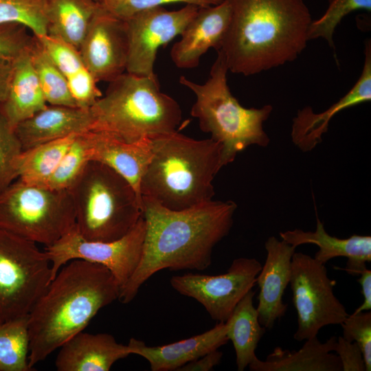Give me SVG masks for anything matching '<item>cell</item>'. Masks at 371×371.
Segmentation results:
<instances>
[{"instance_id": "1", "label": "cell", "mask_w": 371, "mask_h": 371, "mask_svg": "<svg viewBox=\"0 0 371 371\" xmlns=\"http://www.w3.org/2000/svg\"><path fill=\"white\" fill-rule=\"evenodd\" d=\"M236 208L232 201L211 200L189 209L172 210L142 196L146 223L142 255L118 300L131 302L142 284L161 270L207 268L214 247L230 232Z\"/></svg>"}, {"instance_id": "2", "label": "cell", "mask_w": 371, "mask_h": 371, "mask_svg": "<svg viewBox=\"0 0 371 371\" xmlns=\"http://www.w3.org/2000/svg\"><path fill=\"white\" fill-rule=\"evenodd\" d=\"M229 24L221 48L228 71L249 76L292 62L308 41L303 0H227Z\"/></svg>"}, {"instance_id": "3", "label": "cell", "mask_w": 371, "mask_h": 371, "mask_svg": "<svg viewBox=\"0 0 371 371\" xmlns=\"http://www.w3.org/2000/svg\"><path fill=\"white\" fill-rule=\"evenodd\" d=\"M120 291L114 276L102 265L80 259L64 265L28 315L30 366L83 331Z\"/></svg>"}, {"instance_id": "4", "label": "cell", "mask_w": 371, "mask_h": 371, "mask_svg": "<svg viewBox=\"0 0 371 371\" xmlns=\"http://www.w3.org/2000/svg\"><path fill=\"white\" fill-rule=\"evenodd\" d=\"M150 140L152 155L141 179V196L172 210L212 200V182L223 167L219 142L194 139L177 131Z\"/></svg>"}, {"instance_id": "5", "label": "cell", "mask_w": 371, "mask_h": 371, "mask_svg": "<svg viewBox=\"0 0 371 371\" xmlns=\"http://www.w3.org/2000/svg\"><path fill=\"white\" fill-rule=\"evenodd\" d=\"M91 130L128 143L175 132L182 115L178 103L161 91L156 74L124 72L109 82L90 108Z\"/></svg>"}, {"instance_id": "6", "label": "cell", "mask_w": 371, "mask_h": 371, "mask_svg": "<svg viewBox=\"0 0 371 371\" xmlns=\"http://www.w3.org/2000/svg\"><path fill=\"white\" fill-rule=\"evenodd\" d=\"M210 77L203 84L179 78V83L195 95L190 114L199 120L201 130L222 145L223 166L232 163L238 153L252 145L268 146L270 139L263 124L270 116L273 107L243 106L232 94L227 85L229 71L224 55L217 50Z\"/></svg>"}, {"instance_id": "7", "label": "cell", "mask_w": 371, "mask_h": 371, "mask_svg": "<svg viewBox=\"0 0 371 371\" xmlns=\"http://www.w3.org/2000/svg\"><path fill=\"white\" fill-rule=\"evenodd\" d=\"M67 190L74 206L76 228L87 240L120 239L142 216V199L134 188L102 163L89 161Z\"/></svg>"}, {"instance_id": "8", "label": "cell", "mask_w": 371, "mask_h": 371, "mask_svg": "<svg viewBox=\"0 0 371 371\" xmlns=\"http://www.w3.org/2000/svg\"><path fill=\"white\" fill-rule=\"evenodd\" d=\"M75 226L74 206L67 190L18 179L0 192V228L46 247Z\"/></svg>"}, {"instance_id": "9", "label": "cell", "mask_w": 371, "mask_h": 371, "mask_svg": "<svg viewBox=\"0 0 371 371\" xmlns=\"http://www.w3.org/2000/svg\"><path fill=\"white\" fill-rule=\"evenodd\" d=\"M52 280L45 251L0 228V321L28 315Z\"/></svg>"}, {"instance_id": "10", "label": "cell", "mask_w": 371, "mask_h": 371, "mask_svg": "<svg viewBox=\"0 0 371 371\" xmlns=\"http://www.w3.org/2000/svg\"><path fill=\"white\" fill-rule=\"evenodd\" d=\"M289 284L297 317L296 341L317 336L323 327L341 324L349 315L333 293L336 281L328 278L325 265L315 258L293 254Z\"/></svg>"}, {"instance_id": "11", "label": "cell", "mask_w": 371, "mask_h": 371, "mask_svg": "<svg viewBox=\"0 0 371 371\" xmlns=\"http://www.w3.org/2000/svg\"><path fill=\"white\" fill-rule=\"evenodd\" d=\"M145 234L143 215L125 236L109 242L87 240L80 235L75 226L56 243L44 249L51 262L52 280L64 265L80 259L108 268L121 289L139 262Z\"/></svg>"}, {"instance_id": "12", "label": "cell", "mask_w": 371, "mask_h": 371, "mask_svg": "<svg viewBox=\"0 0 371 371\" xmlns=\"http://www.w3.org/2000/svg\"><path fill=\"white\" fill-rule=\"evenodd\" d=\"M261 269L256 258L241 257L234 259L223 274L188 273L172 276L170 283L180 294L202 304L212 319L225 322L237 304L253 289Z\"/></svg>"}, {"instance_id": "13", "label": "cell", "mask_w": 371, "mask_h": 371, "mask_svg": "<svg viewBox=\"0 0 371 371\" xmlns=\"http://www.w3.org/2000/svg\"><path fill=\"white\" fill-rule=\"evenodd\" d=\"M199 7L186 5L177 10L163 6L141 10L126 19L128 57L126 72L153 76L158 49L180 36Z\"/></svg>"}, {"instance_id": "14", "label": "cell", "mask_w": 371, "mask_h": 371, "mask_svg": "<svg viewBox=\"0 0 371 371\" xmlns=\"http://www.w3.org/2000/svg\"><path fill=\"white\" fill-rule=\"evenodd\" d=\"M79 52L85 67L98 82L113 80L124 73L126 67L125 21L101 5L91 21Z\"/></svg>"}, {"instance_id": "15", "label": "cell", "mask_w": 371, "mask_h": 371, "mask_svg": "<svg viewBox=\"0 0 371 371\" xmlns=\"http://www.w3.org/2000/svg\"><path fill=\"white\" fill-rule=\"evenodd\" d=\"M230 19L231 8L227 0L199 8L170 50L174 64L180 69H192L199 65L201 57L208 49L219 50Z\"/></svg>"}, {"instance_id": "16", "label": "cell", "mask_w": 371, "mask_h": 371, "mask_svg": "<svg viewBox=\"0 0 371 371\" xmlns=\"http://www.w3.org/2000/svg\"><path fill=\"white\" fill-rule=\"evenodd\" d=\"M265 247L267 258L256 282L260 289L256 310L260 324L271 330L287 310L282 297L289 284L291 260L296 247L273 236L268 238Z\"/></svg>"}, {"instance_id": "17", "label": "cell", "mask_w": 371, "mask_h": 371, "mask_svg": "<svg viewBox=\"0 0 371 371\" xmlns=\"http://www.w3.org/2000/svg\"><path fill=\"white\" fill-rule=\"evenodd\" d=\"M365 60L360 77L338 101L323 112L317 113L311 106L298 110L292 120L291 137L302 151L309 152L322 141L331 119L339 112L371 100V42L365 43Z\"/></svg>"}, {"instance_id": "18", "label": "cell", "mask_w": 371, "mask_h": 371, "mask_svg": "<svg viewBox=\"0 0 371 371\" xmlns=\"http://www.w3.org/2000/svg\"><path fill=\"white\" fill-rule=\"evenodd\" d=\"M228 341L225 322H218L203 333L169 344L150 346L131 338L127 346L131 355L141 356L149 362L152 371H172L218 349Z\"/></svg>"}, {"instance_id": "19", "label": "cell", "mask_w": 371, "mask_h": 371, "mask_svg": "<svg viewBox=\"0 0 371 371\" xmlns=\"http://www.w3.org/2000/svg\"><path fill=\"white\" fill-rule=\"evenodd\" d=\"M93 122L90 109L47 105L18 124L14 132L24 150L72 134L89 131Z\"/></svg>"}, {"instance_id": "20", "label": "cell", "mask_w": 371, "mask_h": 371, "mask_svg": "<svg viewBox=\"0 0 371 371\" xmlns=\"http://www.w3.org/2000/svg\"><path fill=\"white\" fill-rule=\"evenodd\" d=\"M59 348L55 361L58 371H109L117 361L131 355L127 345L108 333L81 331Z\"/></svg>"}, {"instance_id": "21", "label": "cell", "mask_w": 371, "mask_h": 371, "mask_svg": "<svg viewBox=\"0 0 371 371\" xmlns=\"http://www.w3.org/2000/svg\"><path fill=\"white\" fill-rule=\"evenodd\" d=\"M316 229L305 232L300 229L280 232L284 241L297 247L304 244H314L319 247L314 258L325 265L337 257L348 259L346 267L341 269L349 275L359 276L371 261V236L354 234L347 238L329 235L316 214Z\"/></svg>"}, {"instance_id": "22", "label": "cell", "mask_w": 371, "mask_h": 371, "mask_svg": "<svg viewBox=\"0 0 371 371\" xmlns=\"http://www.w3.org/2000/svg\"><path fill=\"white\" fill-rule=\"evenodd\" d=\"M89 142L90 161L102 163L116 171L132 185L142 199L139 185L152 155L150 139L128 143L89 131Z\"/></svg>"}, {"instance_id": "23", "label": "cell", "mask_w": 371, "mask_h": 371, "mask_svg": "<svg viewBox=\"0 0 371 371\" xmlns=\"http://www.w3.org/2000/svg\"><path fill=\"white\" fill-rule=\"evenodd\" d=\"M31 45L12 60L7 95L0 104V111L14 129L47 106L32 63Z\"/></svg>"}, {"instance_id": "24", "label": "cell", "mask_w": 371, "mask_h": 371, "mask_svg": "<svg viewBox=\"0 0 371 371\" xmlns=\"http://www.w3.org/2000/svg\"><path fill=\"white\" fill-rule=\"evenodd\" d=\"M337 339L332 336L322 343L315 336L298 350L278 346L265 361L256 357L248 367L251 371H342L339 356L333 352Z\"/></svg>"}, {"instance_id": "25", "label": "cell", "mask_w": 371, "mask_h": 371, "mask_svg": "<svg viewBox=\"0 0 371 371\" xmlns=\"http://www.w3.org/2000/svg\"><path fill=\"white\" fill-rule=\"evenodd\" d=\"M100 5L95 0H47V35L79 49Z\"/></svg>"}, {"instance_id": "26", "label": "cell", "mask_w": 371, "mask_h": 371, "mask_svg": "<svg viewBox=\"0 0 371 371\" xmlns=\"http://www.w3.org/2000/svg\"><path fill=\"white\" fill-rule=\"evenodd\" d=\"M254 295L255 291L250 290L225 322L227 337L233 344L238 371H243L256 357V349L266 330L258 321Z\"/></svg>"}, {"instance_id": "27", "label": "cell", "mask_w": 371, "mask_h": 371, "mask_svg": "<svg viewBox=\"0 0 371 371\" xmlns=\"http://www.w3.org/2000/svg\"><path fill=\"white\" fill-rule=\"evenodd\" d=\"M77 134L23 150L16 159L18 179L27 183L44 186Z\"/></svg>"}, {"instance_id": "28", "label": "cell", "mask_w": 371, "mask_h": 371, "mask_svg": "<svg viewBox=\"0 0 371 371\" xmlns=\"http://www.w3.org/2000/svg\"><path fill=\"white\" fill-rule=\"evenodd\" d=\"M28 315L0 321V371L34 370L28 358Z\"/></svg>"}, {"instance_id": "29", "label": "cell", "mask_w": 371, "mask_h": 371, "mask_svg": "<svg viewBox=\"0 0 371 371\" xmlns=\"http://www.w3.org/2000/svg\"><path fill=\"white\" fill-rule=\"evenodd\" d=\"M30 52L47 103L55 106H77L71 95L66 78L34 36Z\"/></svg>"}, {"instance_id": "30", "label": "cell", "mask_w": 371, "mask_h": 371, "mask_svg": "<svg viewBox=\"0 0 371 371\" xmlns=\"http://www.w3.org/2000/svg\"><path fill=\"white\" fill-rule=\"evenodd\" d=\"M89 148V131L77 134L55 171L43 186L68 190L90 161Z\"/></svg>"}, {"instance_id": "31", "label": "cell", "mask_w": 371, "mask_h": 371, "mask_svg": "<svg viewBox=\"0 0 371 371\" xmlns=\"http://www.w3.org/2000/svg\"><path fill=\"white\" fill-rule=\"evenodd\" d=\"M19 23L34 36L47 34V0H0V25Z\"/></svg>"}, {"instance_id": "32", "label": "cell", "mask_w": 371, "mask_h": 371, "mask_svg": "<svg viewBox=\"0 0 371 371\" xmlns=\"http://www.w3.org/2000/svg\"><path fill=\"white\" fill-rule=\"evenodd\" d=\"M356 10L371 12V0H329L323 15L311 21L307 33L308 41L322 38L335 49L333 36L337 26L346 15Z\"/></svg>"}, {"instance_id": "33", "label": "cell", "mask_w": 371, "mask_h": 371, "mask_svg": "<svg viewBox=\"0 0 371 371\" xmlns=\"http://www.w3.org/2000/svg\"><path fill=\"white\" fill-rule=\"evenodd\" d=\"M22 151L14 129L0 111V192L18 179L16 159Z\"/></svg>"}, {"instance_id": "34", "label": "cell", "mask_w": 371, "mask_h": 371, "mask_svg": "<svg viewBox=\"0 0 371 371\" xmlns=\"http://www.w3.org/2000/svg\"><path fill=\"white\" fill-rule=\"evenodd\" d=\"M34 36L67 80L87 68L73 45L47 34Z\"/></svg>"}, {"instance_id": "35", "label": "cell", "mask_w": 371, "mask_h": 371, "mask_svg": "<svg viewBox=\"0 0 371 371\" xmlns=\"http://www.w3.org/2000/svg\"><path fill=\"white\" fill-rule=\"evenodd\" d=\"M342 337L359 346L365 361L366 371L371 370V312L349 315L340 324Z\"/></svg>"}, {"instance_id": "36", "label": "cell", "mask_w": 371, "mask_h": 371, "mask_svg": "<svg viewBox=\"0 0 371 371\" xmlns=\"http://www.w3.org/2000/svg\"><path fill=\"white\" fill-rule=\"evenodd\" d=\"M223 0H102L101 5L110 13L125 21L135 13L166 4L183 3L199 8L218 5Z\"/></svg>"}, {"instance_id": "37", "label": "cell", "mask_w": 371, "mask_h": 371, "mask_svg": "<svg viewBox=\"0 0 371 371\" xmlns=\"http://www.w3.org/2000/svg\"><path fill=\"white\" fill-rule=\"evenodd\" d=\"M27 30L19 23L0 25V59L13 60L31 45L33 37Z\"/></svg>"}, {"instance_id": "38", "label": "cell", "mask_w": 371, "mask_h": 371, "mask_svg": "<svg viewBox=\"0 0 371 371\" xmlns=\"http://www.w3.org/2000/svg\"><path fill=\"white\" fill-rule=\"evenodd\" d=\"M67 81L78 107L90 109L102 95L98 87V81L87 68L68 78Z\"/></svg>"}, {"instance_id": "39", "label": "cell", "mask_w": 371, "mask_h": 371, "mask_svg": "<svg viewBox=\"0 0 371 371\" xmlns=\"http://www.w3.org/2000/svg\"><path fill=\"white\" fill-rule=\"evenodd\" d=\"M334 352L340 359L342 371H366L363 356L356 342L347 341L342 336H339Z\"/></svg>"}, {"instance_id": "40", "label": "cell", "mask_w": 371, "mask_h": 371, "mask_svg": "<svg viewBox=\"0 0 371 371\" xmlns=\"http://www.w3.org/2000/svg\"><path fill=\"white\" fill-rule=\"evenodd\" d=\"M222 357V352L216 349L186 363L178 370L209 371L220 363Z\"/></svg>"}, {"instance_id": "41", "label": "cell", "mask_w": 371, "mask_h": 371, "mask_svg": "<svg viewBox=\"0 0 371 371\" xmlns=\"http://www.w3.org/2000/svg\"><path fill=\"white\" fill-rule=\"evenodd\" d=\"M357 282L361 287V293L363 296V303L352 314H357L371 309V271L367 268L362 271Z\"/></svg>"}, {"instance_id": "42", "label": "cell", "mask_w": 371, "mask_h": 371, "mask_svg": "<svg viewBox=\"0 0 371 371\" xmlns=\"http://www.w3.org/2000/svg\"><path fill=\"white\" fill-rule=\"evenodd\" d=\"M12 67V60L0 59V104L7 95Z\"/></svg>"}, {"instance_id": "43", "label": "cell", "mask_w": 371, "mask_h": 371, "mask_svg": "<svg viewBox=\"0 0 371 371\" xmlns=\"http://www.w3.org/2000/svg\"><path fill=\"white\" fill-rule=\"evenodd\" d=\"M95 1H98L99 3H101L102 0H95Z\"/></svg>"}]
</instances>
